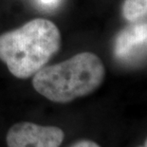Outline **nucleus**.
Listing matches in <instances>:
<instances>
[{
    "label": "nucleus",
    "instance_id": "1",
    "mask_svg": "<svg viewBox=\"0 0 147 147\" xmlns=\"http://www.w3.org/2000/svg\"><path fill=\"white\" fill-rule=\"evenodd\" d=\"M61 48V32L52 21L35 18L0 34V60L18 79L42 69Z\"/></svg>",
    "mask_w": 147,
    "mask_h": 147
},
{
    "label": "nucleus",
    "instance_id": "2",
    "mask_svg": "<svg viewBox=\"0 0 147 147\" xmlns=\"http://www.w3.org/2000/svg\"><path fill=\"white\" fill-rule=\"evenodd\" d=\"M105 77V65L95 53L84 51L61 63L44 67L33 75L36 92L57 104H67L91 94Z\"/></svg>",
    "mask_w": 147,
    "mask_h": 147
},
{
    "label": "nucleus",
    "instance_id": "3",
    "mask_svg": "<svg viewBox=\"0 0 147 147\" xmlns=\"http://www.w3.org/2000/svg\"><path fill=\"white\" fill-rule=\"evenodd\" d=\"M64 131L56 126H43L21 121L13 124L7 133L8 147H60Z\"/></svg>",
    "mask_w": 147,
    "mask_h": 147
},
{
    "label": "nucleus",
    "instance_id": "4",
    "mask_svg": "<svg viewBox=\"0 0 147 147\" xmlns=\"http://www.w3.org/2000/svg\"><path fill=\"white\" fill-rule=\"evenodd\" d=\"M147 41V25H135L128 27L118 34L115 40L114 53L118 58L129 57L135 49Z\"/></svg>",
    "mask_w": 147,
    "mask_h": 147
},
{
    "label": "nucleus",
    "instance_id": "5",
    "mask_svg": "<svg viewBox=\"0 0 147 147\" xmlns=\"http://www.w3.org/2000/svg\"><path fill=\"white\" fill-rule=\"evenodd\" d=\"M121 12L128 22H136L147 14V0H124Z\"/></svg>",
    "mask_w": 147,
    "mask_h": 147
},
{
    "label": "nucleus",
    "instance_id": "6",
    "mask_svg": "<svg viewBox=\"0 0 147 147\" xmlns=\"http://www.w3.org/2000/svg\"><path fill=\"white\" fill-rule=\"evenodd\" d=\"M70 147H101V146H100L98 143L92 142V140H83L76 143H74V144L71 145Z\"/></svg>",
    "mask_w": 147,
    "mask_h": 147
},
{
    "label": "nucleus",
    "instance_id": "7",
    "mask_svg": "<svg viewBox=\"0 0 147 147\" xmlns=\"http://www.w3.org/2000/svg\"><path fill=\"white\" fill-rule=\"evenodd\" d=\"M44 5H49V6H52V5H56L58 3L59 0H40Z\"/></svg>",
    "mask_w": 147,
    "mask_h": 147
},
{
    "label": "nucleus",
    "instance_id": "8",
    "mask_svg": "<svg viewBox=\"0 0 147 147\" xmlns=\"http://www.w3.org/2000/svg\"><path fill=\"white\" fill-rule=\"evenodd\" d=\"M140 147H147V140H146V142H145V143H144V145H143V146H140Z\"/></svg>",
    "mask_w": 147,
    "mask_h": 147
}]
</instances>
